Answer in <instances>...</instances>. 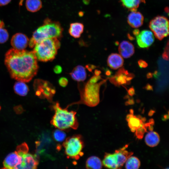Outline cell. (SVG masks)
I'll return each mask as SVG.
<instances>
[{"instance_id": "7402d4cb", "label": "cell", "mask_w": 169, "mask_h": 169, "mask_svg": "<svg viewBox=\"0 0 169 169\" xmlns=\"http://www.w3.org/2000/svg\"><path fill=\"white\" fill-rule=\"evenodd\" d=\"M145 140L147 146L153 147L157 145L159 143L160 136L158 133L151 131L146 135Z\"/></svg>"}, {"instance_id": "ab89813d", "label": "cell", "mask_w": 169, "mask_h": 169, "mask_svg": "<svg viewBox=\"0 0 169 169\" xmlns=\"http://www.w3.org/2000/svg\"><path fill=\"white\" fill-rule=\"evenodd\" d=\"M160 75V73L157 70L155 71L154 73H153V76L155 79H157Z\"/></svg>"}, {"instance_id": "7c38bea8", "label": "cell", "mask_w": 169, "mask_h": 169, "mask_svg": "<svg viewBox=\"0 0 169 169\" xmlns=\"http://www.w3.org/2000/svg\"><path fill=\"white\" fill-rule=\"evenodd\" d=\"M124 67L120 68L115 74L109 78L110 82L115 86H120L122 84H130L126 80V78L130 74Z\"/></svg>"}, {"instance_id": "ac0fdd59", "label": "cell", "mask_w": 169, "mask_h": 169, "mask_svg": "<svg viewBox=\"0 0 169 169\" xmlns=\"http://www.w3.org/2000/svg\"><path fill=\"white\" fill-rule=\"evenodd\" d=\"M124 63L122 57L117 53H112L110 54L107 59V64L111 69H117L121 67Z\"/></svg>"}, {"instance_id": "603a6c76", "label": "cell", "mask_w": 169, "mask_h": 169, "mask_svg": "<svg viewBox=\"0 0 169 169\" xmlns=\"http://www.w3.org/2000/svg\"><path fill=\"white\" fill-rule=\"evenodd\" d=\"M102 163L98 157L93 156L89 157L86 162L87 169H100L102 168Z\"/></svg>"}, {"instance_id": "9c48e42d", "label": "cell", "mask_w": 169, "mask_h": 169, "mask_svg": "<svg viewBox=\"0 0 169 169\" xmlns=\"http://www.w3.org/2000/svg\"><path fill=\"white\" fill-rule=\"evenodd\" d=\"M34 86L37 95L52 101L55 93V89L52 84L48 81L37 79L35 81Z\"/></svg>"}, {"instance_id": "74e56055", "label": "cell", "mask_w": 169, "mask_h": 169, "mask_svg": "<svg viewBox=\"0 0 169 169\" xmlns=\"http://www.w3.org/2000/svg\"><path fill=\"white\" fill-rule=\"evenodd\" d=\"M11 0H0V6H3L9 3Z\"/></svg>"}, {"instance_id": "4fadbf2b", "label": "cell", "mask_w": 169, "mask_h": 169, "mask_svg": "<svg viewBox=\"0 0 169 169\" xmlns=\"http://www.w3.org/2000/svg\"><path fill=\"white\" fill-rule=\"evenodd\" d=\"M29 40L25 35L21 33H18L13 36L11 43L13 48L18 50H23L27 46Z\"/></svg>"}, {"instance_id": "3957f363", "label": "cell", "mask_w": 169, "mask_h": 169, "mask_svg": "<svg viewBox=\"0 0 169 169\" xmlns=\"http://www.w3.org/2000/svg\"><path fill=\"white\" fill-rule=\"evenodd\" d=\"M60 46V43L58 38H48L37 44L33 52L38 60L42 62L54 60Z\"/></svg>"}, {"instance_id": "277c9868", "label": "cell", "mask_w": 169, "mask_h": 169, "mask_svg": "<svg viewBox=\"0 0 169 169\" xmlns=\"http://www.w3.org/2000/svg\"><path fill=\"white\" fill-rule=\"evenodd\" d=\"M108 78L95 84H91L88 82L82 91H81V100L79 103H83L90 107L97 105L100 102V87L106 81Z\"/></svg>"}, {"instance_id": "7a4b0ae2", "label": "cell", "mask_w": 169, "mask_h": 169, "mask_svg": "<svg viewBox=\"0 0 169 169\" xmlns=\"http://www.w3.org/2000/svg\"><path fill=\"white\" fill-rule=\"evenodd\" d=\"M53 108L54 114L51 121L52 125L63 131L78 128L79 123L76 116V112L69 111L66 108H62L58 102L54 105Z\"/></svg>"}, {"instance_id": "6da1fadb", "label": "cell", "mask_w": 169, "mask_h": 169, "mask_svg": "<svg viewBox=\"0 0 169 169\" xmlns=\"http://www.w3.org/2000/svg\"><path fill=\"white\" fill-rule=\"evenodd\" d=\"M4 61L11 77L18 81L29 82L38 71L37 59L33 51L11 49L5 54Z\"/></svg>"}, {"instance_id": "60d3db41", "label": "cell", "mask_w": 169, "mask_h": 169, "mask_svg": "<svg viewBox=\"0 0 169 169\" xmlns=\"http://www.w3.org/2000/svg\"><path fill=\"white\" fill-rule=\"evenodd\" d=\"M96 67L93 65L88 64L86 66V68L90 71L95 68Z\"/></svg>"}, {"instance_id": "f546056e", "label": "cell", "mask_w": 169, "mask_h": 169, "mask_svg": "<svg viewBox=\"0 0 169 169\" xmlns=\"http://www.w3.org/2000/svg\"><path fill=\"white\" fill-rule=\"evenodd\" d=\"M9 35L7 30L3 27H0V44H3L7 41Z\"/></svg>"}, {"instance_id": "7bdbcfd3", "label": "cell", "mask_w": 169, "mask_h": 169, "mask_svg": "<svg viewBox=\"0 0 169 169\" xmlns=\"http://www.w3.org/2000/svg\"><path fill=\"white\" fill-rule=\"evenodd\" d=\"M153 76V73L150 72L148 73L146 75V78L148 79L152 78Z\"/></svg>"}, {"instance_id": "836d02e7", "label": "cell", "mask_w": 169, "mask_h": 169, "mask_svg": "<svg viewBox=\"0 0 169 169\" xmlns=\"http://www.w3.org/2000/svg\"><path fill=\"white\" fill-rule=\"evenodd\" d=\"M62 67L59 65H56L54 68V71L56 74H60L62 72Z\"/></svg>"}, {"instance_id": "52a82bcc", "label": "cell", "mask_w": 169, "mask_h": 169, "mask_svg": "<svg viewBox=\"0 0 169 169\" xmlns=\"http://www.w3.org/2000/svg\"><path fill=\"white\" fill-rule=\"evenodd\" d=\"M46 38H59L62 36L63 28L59 22L52 21L49 19H46L43 25L38 29Z\"/></svg>"}, {"instance_id": "bcb514c9", "label": "cell", "mask_w": 169, "mask_h": 169, "mask_svg": "<svg viewBox=\"0 0 169 169\" xmlns=\"http://www.w3.org/2000/svg\"><path fill=\"white\" fill-rule=\"evenodd\" d=\"M1 109V107H0V110Z\"/></svg>"}, {"instance_id": "9a60e30c", "label": "cell", "mask_w": 169, "mask_h": 169, "mask_svg": "<svg viewBox=\"0 0 169 169\" xmlns=\"http://www.w3.org/2000/svg\"><path fill=\"white\" fill-rule=\"evenodd\" d=\"M128 146L126 145L122 148L115 151L114 155L116 157L118 169H120L128 158L133 154L132 152H129L125 150Z\"/></svg>"}, {"instance_id": "484cf974", "label": "cell", "mask_w": 169, "mask_h": 169, "mask_svg": "<svg viewBox=\"0 0 169 169\" xmlns=\"http://www.w3.org/2000/svg\"><path fill=\"white\" fill-rule=\"evenodd\" d=\"M25 5L28 11L35 12L42 8V3L41 0H26Z\"/></svg>"}, {"instance_id": "ba28073f", "label": "cell", "mask_w": 169, "mask_h": 169, "mask_svg": "<svg viewBox=\"0 0 169 169\" xmlns=\"http://www.w3.org/2000/svg\"><path fill=\"white\" fill-rule=\"evenodd\" d=\"M22 152L21 164L19 169H35L37 168L38 161L36 155L28 153V147L25 142L20 145Z\"/></svg>"}, {"instance_id": "f35d334b", "label": "cell", "mask_w": 169, "mask_h": 169, "mask_svg": "<svg viewBox=\"0 0 169 169\" xmlns=\"http://www.w3.org/2000/svg\"><path fill=\"white\" fill-rule=\"evenodd\" d=\"M144 89L147 90H153V88L152 86L149 84H147L144 87Z\"/></svg>"}, {"instance_id": "5bb4252c", "label": "cell", "mask_w": 169, "mask_h": 169, "mask_svg": "<svg viewBox=\"0 0 169 169\" xmlns=\"http://www.w3.org/2000/svg\"><path fill=\"white\" fill-rule=\"evenodd\" d=\"M20 159L17 151L12 152L5 158L3 162V168L17 169L19 164Z\"/></svg>"}, {"instance_id": "e575fe53", "label": "cell", "mask_w": 169, "mask_h": 169, "mask_svg": "<svg viewBox=\"0 0 169 169\" xmlns=\"http://www.w3.org/2000/svg\"><path fill=\"white\" fill-rule=\"evenodd\" d=\"M162 57L166 60H169V50L164 49V52L162 54Z\"/></svg>"}, {"instance_id": "d6a6232c", "label": "cell", "mask_w": 169, "mask_h": 169, "mask_svg": "<svg viewBox=\"0 0 169 169\" xmlns=\"http://www.w3.org/2000/svg\"><path fill=\"white\" fill-rule=\"evenodd\" d=\"M139 67L141 68H146L148 66V64L144 60L140 59L138 61Z\"/></svg>"}, {"instance_id": "cb8c5ba5", "label": "cell", "mask_w": 169, "mask_h": 169, "mask_svg": "<svg viewBox=\"0 0 169 169\" xmlns=\"http://www.w3.org/2000/svg\"><path fill=\"white\" fill-rule=\"evenodd\" d=\"M154 124L153 119H150L148 122L143 124L140 128L136 130L135 132L136 137L139 139H142L144 136V134L149 130L151 131L153 130V125Z\"/></svg>"}, {"instance_id": "8fae6325", "label": "cell", "mask_w": 169, "mask_h": 169, "mask_svg": "<svg viewBox=\"0 0 169 169\" xmlns=\"http://www.w3.org/2000/svg\"><path fill=\"white\" fill-rule=\"evenodd\" d=\"M130 111V114L127 115L126 120L131 131L135 132L141 127L145 122L146 119L140 115H134L132 109H131Z\"/></svg>"}, {"instance_id": "ee69618b", "label": "cell", "mask_w": 169, "mask_h": 169, "mask_svg": "<svg viewBox=\"0 0 169 169\" xmlns=\"http://www.w3.org/2000/svg\"><path fill=\"white\" fill-rule=\"evenodd\" d=\"M95 75L96 76L100 75V74L101 73V71L98 69H95Z\"/></svg>"}, {"instance_id": "1f68e13d", "label": "cell", "mask_w": 169, "mask_h": 169, "mask_svg": "<svg viewBox=\"0 0 169 169\" xmlns=\"http://www.w3.org/2000/svg\"><path fill=\"white\" fill-rule=\"evenodd\" d=\"M102 79L101 76L94 75L92 76L88 81L91 84H95Z\"/></svg>"}, {"instance_id": "8992f818", "label": "cell", "mask_w": 169, "mask_h": 169, "mask_svg": "<svg viewBox=\"0 0 169 169\" xmlns=\"http://www.w3.org/2000/svg\"><path fill=\"white\" fill-rule=\"evenodd\" d=\"M169 24L166 17L158 16L150 21L149 27L154 36L158 39L162 40L169 34Z\"/></svg>"}, {"instance_id": "2e32d148", "label": "cell", "mask_w": 169, "mask_h": 169, "mask_svg": "<svg viewBox=\"0 0 169 169\" xmlns=\"http://www.w3.org/2000/svg\"><path fill=\"white\" fill-rule=\"evenodd\" d=\"M144 17L142 14L136 11H131L127 17V22L132 27L137 28L143 24Z\"/></svg>"}, {"instance_id": "d590c367", "label": "cell", "mask_w": 169, "mask_h": 169, "mask_svg": "<svg viewBox=\"0 0 169 169\" xmlns=\"http://www.w3.org/2000/svg\"><path fill=\"white\" fill-rule=\"evenodd\" d=\"M105 74L106 76L108 77V78L112 76L113 73L112 71L108 68H106L105 69Z\"/></svg>"}, {"instance_id": "f6af8a7d", "label": "cell", "mask_w": 169, "mask_h": 169, "mask_svg": "<svg viewBox=\"0 0 169 169\" xmlns=\"http://www.w3.org/2000/svg\"><path fill=\"white\" fill-rule=\"evenodd\" d=\"M4 26V24L3 22L0 20V27H3Z\"/></svg>"}, {"instance_id": "8d00e7d4", "label": "cell", "mask_w": 169, "mask_h": 169, "mask_svg": "<svg viewBox=\"0 0 169 169\" xmlns=\"http://www.w3.org/2000/svg\"><path fill=\"white\" fill-rule=\"evenodd\" d=\"M128 95L131 96H133L135 94V90L133 86L130 88L127 91Z\"/></svg>"}, {"instance_id": "5b68a950", "label": "cell", "mask_w": 169, "mask_h": 169, "mask_svg": "<svg viewBox=\"0 0 169 169\" xmlns=\"http://www.w3.org/2000/svg\"><path fill=\"white\" fill-rule=\"evenodd\" d=\"M64 152L69 158L77 160L84 155V142L81 136L75 135L66 139L63 143Z\"/></svg>"}, {"instance_id": "ffe728a7", "label": "cell", "mask_w": 169, "mask_h": 169, "mask_svg": "<svg viewBox=\"0 0 169 169\" xmlns=\"http://www.w3.org/2000/svg\"><path fill=\"white\" fill-rule=\"evenodd\" d=\"M102 163L106 168L118 169L116 159L114 153H105Z\"/></svg>"}, {"instance_id": "30bf717a", "label": "cell", "mask_w": 169, "mask_h": 169, "mask_svg": "<svg viewBox=\"0 0 169 169\" xmlns=\"http://www.w3.org/2000/svg\"><path fill=\"white\" fill-rule=\"evenodd\" d=\"M136 36L137 44L141 48H148L154 41L155 36L153 33L151 31L148 30L141 31Z\"/></svg>"}, {"instance_id": "4dcf8cb0", "label": "cell", "mask_w": 169, "mask_h": 169, "mask_svg": "<svg viewBox=\"0 0 169 169\" xmlns=\"http://www.w3.org/2000/svg\"><path fill=\"white\" fill-rule=\"evenodd\" d=\"M68 81L67 79L64 77L60 78L59 80V83L61 87H66L68 84Z\"/></svg>"}, {"instance_id": "4316f807", "label": "cell", "mask_w": 169, "mask_h": 169, "mask_svg": "<svg viewBox=\"0 0 169 169\" xmlns=\"http://www.w3.org/2000/svg\"><path fill=\"white\" fill-rule=\"evenodd\" d=\"M14 90L16 94L20 96H24L27 94L29 89L25 82L18 81L14 85Z\"/></svg>"}, {"instance_id": "f1b7e54d", "label": "cell", "mask_w": 169, "mask_h": 169, "mask_svg": "<svg viewBox=\"0 0 169 169\" xmlns=\"http://www.w3.org/2000/svg\"><path fill=\"white\" fill-rule=\"evenodd\" d=\"M53 136L54 139L59 142L63 141L65 140L66 137V133L63 130L58 129L53 131Z\"/></svg>"}, {"instance_id": "44dd1931", "label": "cell", "mask_w": 169, "mask_h": 169, "mask_svg": "<svg viewBox=\"0 0 169 169\" xmlns=\"http://www.w3.org/2000/svg\"><path fill=\"white\" fill-rule=\"evenodd\" d=\"M84 26L81 23L75 22L70 25L69 32L72 37L78 38L80 37L84 31Z\"/></svg>"}, {"instance_id": "e0dca14e", "label": "cell", "mask_w": 169, "mask_h": 169, "mask_svg": "<svg viewBox=\"0 0 169 169\" xmlns=\"http://www.w3.org/2000/svg\"><path fill=\"white\" fill-rule=\"evenodd\" d=\"M118 51L122 57L125 58H128L134 53V47L130 42L124 40L120 44L118 47Z\"/></svg>"}, {"instance_id": "d4e9b609", "label": "cell", "mask_w": 169, "mask_h": 169, "mask_svg": "<svg viewBox=\"0 0 169 169\" xmlns=\"http://www.w3.org/2000/svg\"><path fill=\"white\" fill-rule=\"evenodd\" d=\"M122 5L131 11H136L140 4L145 3V0H120Z\"/></svg>"}, {"instance_id": "b9f144b4", "label": "cell", "mask_w": 169, "mask_h": 169, "mask_svg": "<svg viewBox=\"0 0 169 169\" xmlns=\"http://www.w3.org/2000/svg\"><path fill=\"white\" fill-rule=\"evenodd\" d=\"M134 103V101L133 99H129L128 101L125 103L126 105L133 104Z\"/></svg>"}, {"instance_id": "d6986e66", "label": "cell", "mask_w": 169, "mask_h": 169, "mask_svg": "<svg viewBox=\"0 0 169 169\" xmlns=\"http://www.w3.org/2000/svg\"><path fill=\"white\" fill-rule=\"evenodd\" d=\"M70 74L73 79L78 82L83 81L86 78L85 69L81 65H78L74 67Z\"/></svg>"}, {"instance_id": "83f0119b", "label": "cell", "mask_w": 169, "mask_h": 169, "mask_svg": "<svg viewBox=\"0 0 169 169\" xmlns=\"http://www.w3.org/2000/svg\"><path fill=\"white\" fill-rule=\"evenodd\" d=\"M125 167L127 169H137L140 166L139 159L135 156H130L126 161Z\"/></svg>"}]
</instances>
